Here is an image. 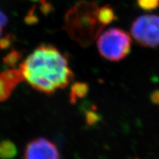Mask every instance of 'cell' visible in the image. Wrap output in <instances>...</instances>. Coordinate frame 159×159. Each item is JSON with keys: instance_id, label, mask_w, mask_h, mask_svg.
Wrapping results in <instances>:
<instances>
[{"instance_id": "cell-1", "label": "cell", "mask_w": 159, "mask_h": 159, "mask_svg": "<svg viewBox=\"0 0 159 159\" xmlns=\"http://www.w3.org/2000/svg\"><path fill=\"white\" fill-rule=\"evenodd\" d=\"M25 80L35 90L53 94L67 87L74 78L67 57L55 47H37L20 65Z\"/></svg>"}, {"instance_id": "cell-2", "label": "cell", "mask_w": 159, "mask_h": 159, "mask_svg": "<svg viewBox=\"0 0 159 159\" xmlns=\"http://www.w3.org/2000/svg\"><path fill=\"white\" fill-rule=\"evenodd\" d=\"M105 26L99 19V7L92 1H80L67 11L64 29L82 47L96 41Z\"/></svg>"}, {"instance_id": "cell-3", "label": "cell", "mask_w": 159, "mask_h": 159, "mask_svg": "<svg viewBox=\"0 0 159 159\" xmlns=\"http://www.w3.org/2000/svg\"><path fill=\"white\" fill-rule=\"evenodd\" d=\"M97 40L99 54L108 61H119L130 52V36L122 29L114 27L107 30L101 33Z\"/></svg>"}, {"instance_id": "cell-4", "label": "cell", "mask_w": 159, "mask_h": 159, "mask_svg": "<svg viewBox=\"0 0 159 159\" xmlns=\"http://www.w3.org/2000/svg\"><path fill=\"white\" fill-rule=\"evenodd\" d=\"M130 33L135 41L143 47L156 48L158 47L159 16H140L132 23Z\"/></svg>"}, {"instance_id": "cell-5", "label": "cell", "mask_w": 159, "mask_h": 159, "mask_svg": "<svg viewBox=\"0 0 159 159\" xmlns=\"http://www.w3.org/2000/svg\"><path fill=\"white\" fill-rule=\"evenodd\" d=\"M57 146L49 139L39 137L33 139L26 146L23 159H60Z\"/></svg>"}, {"instance_id": "cell-6", "label": "cell", "mask_w": 159, "mask_h": 159, "mask_svg": "<svg viewBox=\"0 0 159 159\" xmlns=\"http://www.w3.org/2000/svg\"><path fill=\"white\" fill-rule=\"evenodd\" d=\"M25 80L21 69H13L0 73V102L6 100L18 84Z\"/></svg>"}, {"instance_id": "cell-7", "label": "cell", "mask_w": 159, "mask_h": 159, "mask_svg": "<svg viewBox=\"0 0 159 159\" xmlns=\"http://www.w3.org/2000/svg\"><path fill=\"white\" fill-rule=\"evenodd\" d=\"M16 154L17 148L11 141L5 140L0 142V158L12 159Z\"/></svg>"}, {"instance_id": "cell-8", "label": "cell", "mask_w": 159, "mask_h": 159, "mask_svg": "<svg viewBox=\"0 0 159 159\" xmlns=\"http://www.w3.org/2000/svg\"><path fill=\"white\" fill-rule=\"evenodd\" d=\"M89 91V85L85 83H76L71 85L70 102L75 103L78 99L84 97Z\"/></svg>"}, {"instance_id": "cell-9", "label": "cell", "mask_w": 159, "mask_h": 159, "mask_svg": "<svg viewBox=\"0 0 159 159\" xmlns=\"http://www.w3.org/2000/svg\"><path fill=\"white\" fill-rule=\"evenodd\" d=\"M99 19L105 27L117 19L115 12L110 5H105L99 7Z\"/></svg>"}, {"instance_id": "cell-10", "label": "cell", "mask_w": 159, "mask_h": 159, "mask_svg": "<svg viewBox=\"0 0 159 159\" xmlns=\"http://www.w3.org/2000/svg\"><path fill=\"white\" fill-rule=\"evenodd\" d=\"M137 4L144 11H151L159 7V0H137Z\"/></svg>"}, {"instance_id": "cell-11", "label": "cell", "mask_w": 159, "mask_h": 159, "mask_svg": "<svg viewBox=\"0 0 159 159\" xmlns=\"http://www.w3.org/2000/svg\"><path fill=\"white\" fill-rule=\"evenodd\" d=\"M20 58V54L18 52L13 51L11 54H9L4 60L5 63L8 66H14L18 62Z\"/></svg>"}, {"instance_id": "cell-12", "label": "cell", "mask_w": 159, "mask_h": 159, "mask_svg": "<svg viewBox=\"0 0 159 159\" xmlns=\"http://www.w3.org/2000/svg\"><path fill=\"white\" fill-rule=\"evenodd\" d=\"M7 19L6 17V16L0 11V35L2 33L4 27H5V25H7Z\"/></svg>"}, {"instance_id": "cell-13", "label": "cell", "mask_w": 159, "mask_h": 159, "mask_svg": "<svg viewBox=\"0 0 159 159\" xmlns=\"http://www.w3.org/2000/svg\"><path fill=\"white\" fill-rule=\"evenodd\" d=\"M11 40L9 38H4V39H2L1 41H0V47H1V48H6V47L11 43Z\"/></svg>"}, {"instance_id": "cell-14", "label": "cell", "mask_w": 159, "mask_h": 159, "mask_svg": "<svg viewBox=\"0 0 159 159\" xmlns=\"http://www.w3.org/2000/svg\"><path fill=\"white\" fill-rule=\"evenodd\" d=\"M152 102L159 105V91H156L152 95Z\"/></svg>"}]
</instances>
